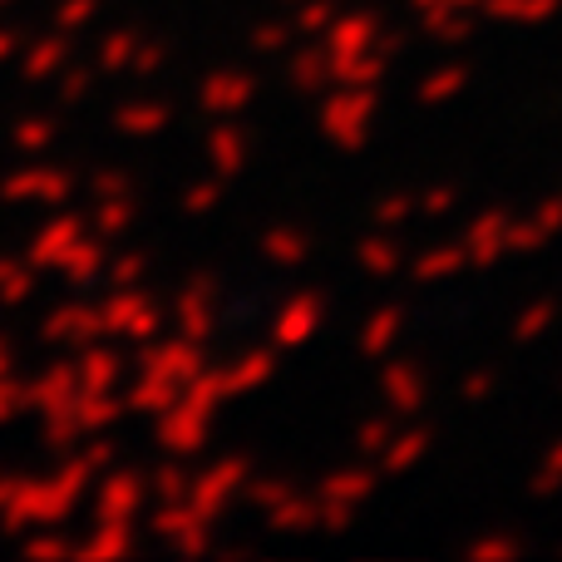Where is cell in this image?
<instances>
[{"label":"cell","mask_w":562,"mask_h":562,"mask_svg":"<svg viewBox=\"0 0 562 562\" xmlns=\"http://www.w3.org/2000/svg\"><path fill=\"white\" fill-rule=\"evenodd\" d=\"M558 316V301L553 296H538V301H528L524 311H518V321H514V346H528V340H538L548 330V321Z\"/></svg>","instance_id":"cell-1"}]
</instances>
